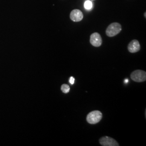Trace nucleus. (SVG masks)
Listing matches in <instances>:
<instances>
[{
	"label": "nucleus",
	"mask_w": 146,
	"mask_h": 146,
	"mask_svg": "<svg viewBox=\"0 0 146 146\" xmlns=\"http://www.w3.org/2000/svg\"><path fill=\"white\" fill-rule=\"evenodd\" d=\"M122 31V27L120 23L117 22H114L110 25L107 27L106 33L109 37H114L119 34Z\"/></svg>",
	"instance_id": "f257e3e1"
},
{
	"label": "nucleus",
	"mask_w": 146,
	"mask_h": 146,
	"mask_svg": "<svg viewBox=\"0 0 146 146\" xmlns=\"http://www.w3.org/2000/svg\"><path fill=\"white\" fill-rule=\"evenodd\" d=\"M102 117V113L99 110H94L89 113L87 116L86 120L90 124L94 125L99 122Z\"/></svg>",
	"instance_id": "f03ea898"
},
{
	"label": "nucleus",
	"mask_w": 146,
	"mask_h": 146,
	"mask_svg": "<svg viewBox=\"0 0 146 146\" xmlns=\"http://www.w3.org/2000/svg\"><path fill=\"white\" fill-rule=\"evenodd\" d=\"M131 79L136 82H142L146 80V72L142 70H136L131 75Z\"/></svg>",
	"instance_id": "7ed1b4c3"
},
{
	"label": "nucleus",
	"mask_w": 146,
	"mask_h": 146,
	"mask_svg": "<svg viewBox=\"0 0 146 146\" xmlns=\"http://www.w3.org/2000/svg\"><path fill=\"white\" fill-rule=\"evenodd\" d=\"M99 142L101 146H119V145L114 139L109 136H105L101 137L99 140Z\"/></svg>",
	"instance_id": "20e7f679"
},
{
	"label": "nucleus",
	"mask_w": 146,
	"mask_h": 146,
	"mask_svg": "<svg viewBox=\"0 0 146 146\" xmlns=\"http://www.w3.org/2000/svg\"><path fill=\"white\" fill-rule=\"evenodd\" d=\"M90 42L94 47H99L102 44V38L98 33H94L90 35Z\"/></svg>",
	"instance_id": "39448f33"
},
{
	"label": "nucleus",
	"mask_w": 146,
	"mask_h": 146,
	"mask_svg": "<svg viewBox=\"0 0 146 146\" xmlns=\"http://www.w3.org/2000/svg\"><path fill=\"white\" fill-rule=\"evenodd\" d=\"M70 18L74 22H80L84 18L82 12L78 9H74L71 11L70 14Z\"/></svg>",
	"instance_id": "423d86ee"
},
{
	"label": "nucleus",
	"mask_w": 146,
	"mask_h": 146,
	"mask_svg": "<svg viewBox=\"0 0 146 146\" xmlns=\"http://www.w3.org/2000/svg\"><path fill=\"white\" fill-rule=\"evenodd\" d=\"M128 50L131 53L138 52L140 50V43L136 40H132L128 46Z\"/></svg>",
	"instance_id": "0eeeda50"
},
{
	"label": "nucleus",
	"mask_w": 146,
	"mask_h": 146,
	"mask_svg": "<svg viewBox=\"0 0 146 146\" xmlns=\"http://www.w3.org/2000/svg\"><path fill=\"white\" fill-rule=\"evenodd\" d=\"M84 8L86 10H90L92 8H93V3L92 2L89 1V0H87L84 2Z\"/></svg>",
	"instance_id": "6e6552de"
},
{
	"label": "nucleus",
	"mask_w": 146,
	"mask_h": 146,
	"mask_svg": "<svg viewBox=\"0 0 146 146\" xmlns=\"http://www.w3.org/2000/svg\"><path fill=\"white\" fill-rule=\"evenodd\" d=\"M61 90H62V92L63 93L67 94V93H69V92L70 90V87L68 86V84H63L61 86Z\"/></svg>",
	"instance_id": "1a4fd4ad"
},
{
	"label": "nucleus",
	"mask_w": 146,
	"mask_h": 146,
	"mask_svg": "<svg viewBox=\"0 0 146 146\" xmlns=\"http://www.w3.org/2000/svg\"><path fill=\"white\" fill-rule=\"evenodd\" d=\"M69 83L72 84H73L75 82V78H74L73 77H70L69 78Z\"/></svg>",
	"instance_id": "9d476101"
},
{
	"label": "nucleus",
	"mask_w": 146,
	"mask_h": 146,
	"mask_svg": "<svg viewBox=\"0 0 146 146\" xmlns=\"http://www.w3.org/2000/svg\"><path fill=\"white\" fill-rule=\"evenodd\" d=\"M145 17L146 18V13H145Z\"/></svg>",
	"instance_id": "9b49d317"
},
{
	"label": "nucleus",
	"mask_w": 146,
	"mask_h": 146,
	"mask_svg": "<svg viewBox=\"0 0 146 146\" xmlns=\"http://www.w3.org/2000/svg\"><path fill=\"white\" fill-rule=\"evenodd\" d=\"M92 1H95V0H92Z\"/></svg>",
	"instance_id": "f8f14e48"
}]
</instances>
